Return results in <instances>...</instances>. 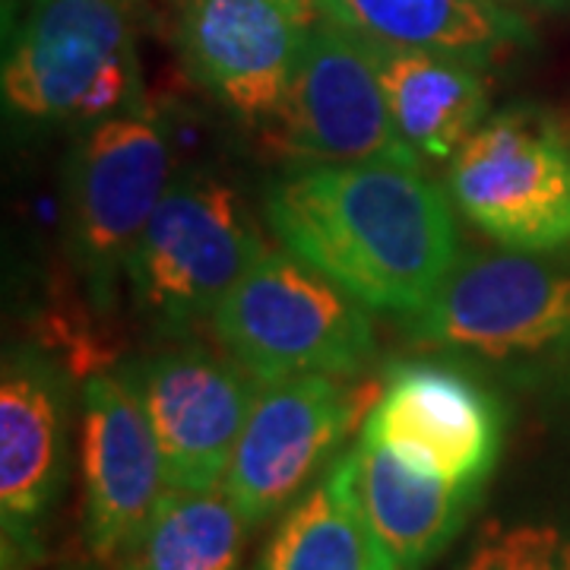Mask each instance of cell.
<instances>
[{"label":"cell","mask_w":570,"mask_h":570,"mask_svg":"<svg viewBox=\"0 0 570 570\" xmlns=\"http://www.w3.org/2000/svg\"><path fill=\"white\" fill-rule=\"evenodd\" d=\"M279 247L321 269L371 314L412 321L460 264L448 190L403 163L288 165L264 190Z\"/></svg>","instance_id":"cell-1"},{"label":"cell","mask_w":570,"mask_h":570,"mask_svg":"<svg viewBox=\"0 0 570 570\" xmlns=\"http://www.w3.org/2000/svg\"><path fill=\"white\" fill-rule=\"evenodd\" d=\"M406 336L513 390L570 396V245L463 254Z\"/></svg>","instance_id":"cell-2"},{"label":"cell","mask_w":570,"mask_h":570,"mask_svg":"<svg viewBox=\"0 0 570 570\" xmlns=\"http://www.w3.org/2000/svg\"><path fill=\"white\" fill-rule=\"evenodd\" d=\"M137 20L140 0H7V115L80 130L146 102Z\"/></svg>","instance_id":"cell-3"},{"label":"cell","mask_w":570,"mask_h":570,"mask_svg":"<svg viewBox=\"0 0 570 570\" xmlns=\"http://www.w3.org/2000/svg\"><path fill=\"white\" fill-rule=\"evenodd\" d=\"M266 250L245 190L216 168L178 171L127 264L134 317L159 340H184Z\"/></svg>","instance_id":"cell-4"},{"label":"cell","mask_w":570,"mask_h":570,"mask_svg":"<svg viewBox=\"0 0 570 570\" xmlns=\"http://www.w3.org/2000/svg\"><path fill=\"white\" fill-rule=\"evenodd\" d=\"M209 326L261 384L298 374L362 377L381 352L371 311L285 247H266Z\"/></svg>","instance_id":"cell-5"},{"label":"cell","mask_w":570,"mask_h":570,"mask_svg":"<svg viewBox=\"0 0 570 570\" xmlns=\"http://www.w3.org/2000/svg\"><path fill=\"white\" fill-rule=\"evenodd\" d=\"M171 168L168 124L146 102L77 130L61 181L63 247L96 307L118 302L130 254L175 178Z\"/></svg>","instance_id":"cell-6"},{"label":"cell","mask_w":570,"mask_h":570,"mask_svg":"<svg viewBox=\"0 0 570 570\" xmlns=\"http://www.w3.org/2000/svg\"><path fill=\"white\" fill-rule=\"evenodd\" d=\"M453 209L504 250L570 245V140L542 105L489 115L448 163Z\"/></svg>","instance_id":"cell-7"},{"label":"cell","mask_w":570,"mask_h":570,"mask_svg":"<svg viewBox=\"0 0 570 570\" xmlns=\"http://www.w3.org/2000/svg\"><path fill=\"white\" fill-rule=\"evenodd\" d=\"M261 137L288 165H422L390 115L367 45L330 20L314 26L283 102L261 127Z\"/></svg>","instance_id":"cell-8"},{"label":"cell","mask_w":570,"mask_h":570,"mask_svg":"<svg viewBox=\"0 0 570 570\" xmlns=\"http://www.w3.org/2000/svg\"><path fill=\"white\" fill-rule=\"evenodd\" d=\"M381 384H355L336 374H298L261 384L235 456L223 479L225 494L245 520L261 527L279 517L314 479L340 460L346 438L365 422Z\"/></svg>","instance_id":"cell-9"},{"label":"cell","mask_w":570,"mask_h":570,"mask_svg":"<svg viewBox=\"0 0 570 570\" xmlns=\"http://www.w3.org/2000/svg\"><path fill=\"white\" fill-rule=\"evenodd\" d=\"M508 412L485 374L434 352L384 371L362 434L450 485L482 491L501 460Z\"/></svg>","instance_id":"cell-10"},{"label":"cell","mask_w":570,"mask_h":570,"mask_svg":"<svg viewBox=\"0 0 570 570\" xmlns=\"http://www.w3.org/2000/svg\"><path fill=\"white\" fill-rule=\"evenodd\" d=\"M73 384L45 348L17 343L0 367V546L3 570H32L70 475Z\"/></svg>","instance_id":"cell-11"},{"label":"cell","mask_w":570,"mask_h":570,"mask_svg":"<svg viewBox=\"0 0 570 570\" xmlns=\"http://www.w3.org/2000/svg\"><path fill=\"white\" fill-rule=\"evenodd\" d=\"M321 20L317 0H178L175 51L209 102L261 130Z\"/></svg>","instance_id":"cell-12"},{"label":"cell","mask_w":570,"mask_h":570,"mask_svg":"<svg viewBox=\"0 0 570 570\" xmlns=\"http://www.w3.org/2000/svg\"><path fill=\"white\" fill-rule=\"evenodd\" d=\"M121 374L156 431L168 489H219L261 381L225 348L187 336L127 362Z\"/></svg>","instance_id":"cell-13"},{"label":"cell","mask_w":570,"mask_h":570,"mask_svg":"<svg viewBox=\"0 0 570 570\" xmlns=\"http://www.w3.org/2000/svg\"><path fill=\"white\" fill-rule=\"evenodd\" d=\"M82 542L115 564L168 489L156 431L121 371L92 374L80 390Z\"/></svg>","instance_id":"cell-14"},{"label":"cell","mask_w":570,"mask_h":570,"mask_svg":"<svg viewBox=\"0 0 570 570\" xmlns=\"http://www.w3.org/2000/svg\"><path fill=\"white\" fill-rule=\"evenodd\" d=\"M348 482L387 570H422L463 530L479 491L450 485L358 434Z\"/></svg>","instance_id":"cell-15"},{"label":"cell","mask_w":570,"mask_h":570,"mask_svg":"<svg viewBox=\"0 0 570 570\" xmlns=\"http://www.w3.org/2000/svg\"><path fill=\"white\" fill-rule=\"evenodd\" d=\"M362 41L377 67L400 134L428 163H450L489 118V67L444 51Z\"/></svg>","instance_id":"cell-16"},{"label":"cell","mask_w":570,"mask_h":570,"mask_svg":"<svg viewBox=\"0 0 570 570\" xmlns=\"http://www.w3.org/2000/svg\"><path fill=\"white\" fill-rule=\"evenodd\" d=\"M317 7L358 39L444 51L479 67L535 41L530 22L504 0H317Z\"/></svg>","instance_id":"cell-17"},{"label":"cell","mask_w":570,"mask_h":570,"mask_svg":"<svg viewBox=\"0 0 570 570\" xmlns=\"http://www.w3.org/2000/svg\"><path fill=\"white\" fill-rule=\"evenodd\" d=\"M254 570H387L352 494L346 456L279 513Z\"/></svg>","instance_id":"cell-18"},{"label":"cell","mask_w":570,"mask_h":570,"mask_svg":"<svg viewBox=\"0 0 570 570\" xmlns=\"http://www.w3.org/2000/svg\"><path fill=\"white\" fill-rule=\"evenodd\" d=\"M250 523L225 489H165L115 570H242Z\"/></svg>","instance_id":"cell-19"},{"label":"cell","mask_w":570,"mask_h":570,"mask_svg":"<svg viewBox=\"0 0 570 570\" xmlns=\"http://www.w3.org/2000/svg\"><path fill=\"white\" fill-rule=\"evenodd\" d=\"M561 532L546 523H491L456 570H558Z\"/></svg>","instance_id":"cell-20"},{"label":"cell","mask_w":570,"mask_h":570,"mask_svg":"<svg viewBox=\"0 0 570 570\" xmlns=\"http://www.w3.org/2000/svg\"><path fill=\"white\" fill-rule=\"evenodd\" d=\"M535 7H546V10H570V0H530Z\"/></svg>","instance_id":"cell-21"},{"label":"cell","mask_w":570,"mask_h":570,"mask_svg":"<svg viewBox=\"0 0 570 570\" xmlns=\"http://www.w3.org/2000/svg\"><path fill=\"white\" fill-rule=\"evenodd\" d=\"M558 570H570V542L564 539V546H561V561H558Z\"/></svg>","instance_id":"cell-22"}]
</instances>
